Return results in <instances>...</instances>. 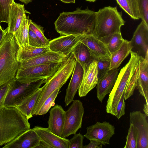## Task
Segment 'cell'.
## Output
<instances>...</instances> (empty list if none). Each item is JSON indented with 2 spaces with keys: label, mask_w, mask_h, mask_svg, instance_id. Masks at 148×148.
<instances>
[{
  "label": "cell",
  "mask_w": 148,
  "mask_h": 148,
  "mask_svg": "<svg viewBox=\"0 0 148 148\" xmlns=\"http://www.w3.org/2000/svg\"><path fill=\"white\" fill-rule=\"evenodd\" d=\"M3 30H3L2 29H0V42L3 36Z\"/></svg>",
  "instance_id": "bcb514c9"
},
{
  "label": "cell",
  "mask_w": 148,
  "mask_h": 148,
  "mask_svg": "<svg viewBox=\"0 0 148 148\" xmlns=\"http://www.w3.org/2000/svg\"><path fill=\"white\" fill-rule=\"evenodd\" d=\"M119 6L132 19L140 18L138 0H116Z\"/></svg>",
  "instance_id": "f1b7e54d"
},
{
  "label": "cell",
  "mask_w": 148,
  "mask_h": 148,
  "mask_svg": "<svg viewBox=\"0 0 148 148\" xmlns=\"http://www.w3.org/2000/svg\"><path fill=\"white\" fill-rule=\"evenodd\" d=\"M21 2L27 4L31 2L33 0H19Z\"/></svg>",
  "instance_id": "f6af8a7d"
},
{
  "label": "cell",
  "mask_w": 148,
  "mask_h": 148,
  "mask_svg": "<svg viewBox=\"0 0 148 148\" xmlns=\"http://www.w3.org/2000/svg\"><path fill=\"white\" fill-rule=\"evenodd\" d=\"M80 42L88 48L96 60H110L111 54L106 45L92 34L86 35Z\"/></svg>",
  "instance_id": "2e32d148"
},
{
  "label": "cell",
  "mask_w": 148,
  "mask_h": 148,
  "mask_svg": "<svg viewBox=\"0 0 148 148\" xmlns=\"http://www.w3.org/2000/svg\"><path fill=\"white\" fill-rule=\"evenodd\" d=\"M29 119L16 107L0 108V146L12 141L30 129Z\"/></svg>",
  "instance_id": "3957f363"
},
{
  "label": "cell",
  "mask_w": 148,
  "mask_h": 148,
  "mask_svg": "<svg viewBox=\"0 0 148 148\" xmlns=\"http://www.w3.org/2000/svg\"><path fill=\"white\" fill-rule=\"evenodd\" d=\"M2 29V28L1 27V25H0V29Z\"/></svg>",
  "instance_id": "c3c4849f"
},
{
  "label": "cell",
  "mask_w": 148,
  "mask_h": 148,
  "mask_svg": "<svg viewBox=\"0 0 148 148\" xmlns=\"http://www.w3.org/2000/svg\"><path fill=\"white\" fill-rule=\"evenodd\" d=\"M26 13H29L26 10L23 5L13 2L10 10L9 21L8 24V31L14 33L19 27L23 16Z\"/></svg>",
  "instance_id": "603a6c76"
},
{
  "label": "cell",
  "mask_w": 148,
  "mask_h": 148,
  "mask_svg": "<svg viewBox=\"0 0 148 148\" xmlns=\"http://www.w3.org/2000/svg\"><path fill=\"white\" fill-rule=\"evenodd\" d=\"M41 141L35 131L32 129L22 133L5 145L4 148H36Z\"/></svg>",
  "instance_id": "5bb4252c"
},
{
  "label": "cell",
  "mask_w": 148,
  "mask_h": 148,
  "mask_svg": "<svg viewBox=\"0 0 148 148\" xmlns=\"http://www.w3.org/2000/svg\"><path fill=\"white\" fill-rule=\"evenodd\" d=\"M29 28L35 33L45 46H48L50 41L45 36L42 27L30 19Z\"/></svg>",
  "instance_id": "836d02e7"
},
{
  "label": "cell",
  "mask_w": 148,
  "mask_h": 148,
  "mask_svg": "<svg viewBox=\"0 0 148 148\" xmlns=\"http://www.w3.org/2000/svg\"><path fill=\"white\" fill-rule=\"evenodd\" d=\"M84 138V136L80 133L75 134L69 140L68 148H83Z\"/></svg>",
  "instance_id": "74e56055"
},
{
  "label": "cell",
  "mask_w": 148,
  "mask_h": 148,
  "mask_svg": "<svg viewBox=\"0 0 148 148\" xmlns=\"http://www.w3.org/2000/svg\"><path fill=\"white\" fill-rule=\"evenodd\" d=\"M86 35L60 36L50 40L48 47L50 51L67 56Z\"/></svg>",
  "instance_id": "7c38bea8"
},
{
  "label": "cell",
  "mask_w": 148,
  "mask_h": 148,
  "mask_svg": "<svg viewBox=\"0 0 148 148\" xmlns=\"http://www.w3.org/2000/svg\"><path fill=\"white\" fill-rule=\"evenodd\" d=\"M143 111L145 114L148 116V103H146L144 106Z\"/></svg>",
  "instance_id": "7bdbcfd3"
},
{
  "label": "cell",
  "mask_w": 148,
  "mask_h": 148,
  "mask_svg": "<svg viewBox=\"0 0 148 148\" xmlns=\"http://www.w3.org/2000/svg\"><path fill=\"white\" fill-rule=\"evenodd\" d=\"M71 53L75 60L81 64L84 71L94 60H96L88 48L81 42L75 47Z\"/></svg>",
  "instance_id": "cb8c5ba5"
},
{
  "label": "cell",
  "mask_w": 148,
  "mask_h": 148,
  "mask_svg": "<svg viewBox=\"0 0 148 148\" xmlns=\"http://www.w3.org/2000/svg\"><path fill=\"white\" fill-rule=\"evenodd\" d=\"M84 73L83 68L75 60L71 78L66 89L64 98L65 106H67L74 100L75 96L81 83Z\"/></svg>",
  "instance_id": "d6986e66"
},
{
  "label": "cell",
  "mask_w": 148,
  "mask_h": 148,
  "mask_svg": "<svg viewBox=\"0 0 148 148\" xmlns=\"http://www.w3.org/2000/svg\"><path fill=\"white\" fill-rule=\"evenodd\" d=\"M33 129L39 136L41 141L50 148H68L69 140L54 134L48 127L36 126Z\"/></svg>",
  "instance_id": "e0dca14e"
},
{
  "label": "cell",
  "mask_w": 148,
  "mask_h": 148,
  "mask_svg": "<svg viewBox=\"0 0 148 148\" xmlns=\"http://www.w3.org/2000/svg\"><path fill=\"white\" fill-rule=\"evenodd\" d=\"M28 39L29 44L31 46L41 47L45 46L35 33L29 28Z\"/></svg>",
  "instance_id": "f35d334b"
},
{
  "label": "cell",
  "mask_w": 148,
  "mask_h": 148,
  "mask_svg": "<svg viewBox=\"0 0 148 148\" xmlns=\"http://www.w3.org/2000/svg\"><path fill=\"white\" fill-rule=\"evenodd\" d=\"M95 12L77 8L71 12H63L54 22L60 36L92 34L95 25Z\"/></svg>",
  "instance_id": "6da1fadb"
},
{
  "label": "cell",
  "mask_w": 148,
  "mask_h": 148,
  "mask_svg": "<svg viewBox=\"0 0 148 148\" xmlns=\"http://www.w3.org/2000/svg\"><path fill=\"white\" fill-rule=\"evenodd\" d=\"M97 0H86L87 1H88L89 2H94L95 1Z\"/></svg>",
  "instance_id": "7dc6e473"
},
{
  "label": "cell",
  "mask_w": 148,
  "mask_h": 148,
  "mask_svg": "<svg viewBox=\"0 0 148 148\" xmlns=\"http://www.w3.org/2000/svg\"><path fill=\"white\" fill-rule=\"evenodd\" d=\"M126 141L124 148H137V135L135 128L130 123L128 134L126 136Z\"/></svg>",
  "instance_id": "d6a6232c"
},
{
  "label": "cell",
  "mask_w": 148,
  "mask_h": 148,
  "mask_svg": "<svg viewBox=\"0 0 148 148\" xmlns=\"http://www.w3.org/2000/svg\"><path fill=\"white\" fill-rule=\"evenodd\" d=\"M119 69L110 70L99 81L96 86L97 98L102 103L106 95L111 91L116 81Z\"/></svg>",
  "instance_id": "44dd1931"
},
{
  "label": "cell",
  "mask_w": 148,
  "mask_h": 148,
  "mask_svg": "<svg viewBox=\"0 0 148 148\" xmlns=\"http://www.w3.org/2000/svg\"><path fill=\"white\" fill-rule=\"evenodd\" d=\"M97 63L94 60L84 71L83 79L78 89L80 97L86 96L95 87L98 83Z\"/></svg>",
  "instance_id": "9a60e30c"
},
{
  "label": "cell",
  "mask_w": 148,
  "mask_h": 148,
  "mask_svg": "<svg viewBox=\"0 0 148 148\" xmlns=\"http://www.w3.org/2000/svg\"><path fill=\"white\" fill-rule=\"evenodd\" d=\"M16 82L14 80L0 86V108L4 106L6 97Z\"/></svg>",
  "instance_id": "d590c367"
},
{
  "label": "cell",
  "mask_w": 148,
  "mask_h": 148,
  "mask_svg": "<svg viewBox=\"0 0 148 148\" xmlns=\"http://www.w3.org/2000/svg\"><path fill=\"white\" fill-rule=\"evenodd\" d=\"M90 142L87 145L83 146V148H102V144L99 142L90 140Z\"/></svg>",
  "instance_id": "60d3db41"
},
{
  "label": "cell",
  "mask_w": 148,
  "mask_h": 148,
  "mask_svg": "<svg viewBox=\"0 0 148 148\" xmlns=\"http://www.w3.org/2000/svg\"><path fill=\"white\" fill-rule=\"evenodd\" d=\"M29 20L28 16L25 14L18 28L13 33L19 48L30 46L28 39Z\"/></svg>",
  "instance_id": "484cf974"
},
{
  "label": "cell",
  "mask_w": 148,
  "mask_h": 148,
  "mask_svg": "<svg viewBox=\"0 0 148 148\" xmlns=\"http://www.w3.org/2000/svg\"><path fill=\"white\" fill-rule=\"evenodd\" d=\"M63 2L66 3H75V0H60Z\"/></svg>",
  "instance_id": "ee69618b"
},
{
  "label": "cell",
  "mask_w": 148,
  "mask_h": 148,
  "mask_svg": "<svg viewBox=\"0 0 148 148\" xmlns=\"http://www.w3.org/2000/svg\"><path fill=\"white\" fill-rule=\"evenodd\" d=\"M130 58L118 73L114 87L110 93L106 107L108 113L116 116L117 105L124 91L139 68L138 55L131 51Z\"/></svg>",
  "instance_id": "5b68a950"
},
{
  "label": "cell",
  "mask_w": 148,
  "mask_h": 148,
  "mask_svg": "<svg viewBox=\"0 0 148 148\" xmlns=\"http://www.w3.org/2000/svg\"><path fill=\"white\" fill-rule=\"evenodd\" d=\"M124 40L122 36L121 32L116 33L112 36L106 44L111 55L117 50Z\"/></svg>",
  "instance_id": "1f68e13d"
},
{
  "label": "cell",
  "mask_w": 148,
  "mask_h": 148,
  "mask_svg": "<svg viewBox=\"0 0 148 148\" xmlns=\"http://www.w3.org/2000/svg\"><path fill=\"white\" fill-rule=\"evenodd\" d=\"M45 79L29 83L21 84L16 82L5 99L4 106L16 107L45 83Z\"/></svg>",
  "instance_id": "ba28073f"
},
{
  "label": "cell",
  "mask_w": 148,
  "mask_h": 148,
  "mask_svg": "<svg viewBox=\"0 0 148 148\" xmlns=\"http://www.w3.org/2000/svg\"><path fill=\"white\" fill-rule=\"evenodd\" d=\"M60 89L56 90L44 102L36 115H42L46 114L51 108L55 105V100L58 94Z\"/></svg>",
  "instance_id": "4dcf8cb0"
},
{
  "label": "cell",
  "mask_w": 148,
  "mask_h": 148,
  "mask_svg": "<svg viewBox=\"0 0 148 148\" xmlns=\"http://www.w3.org/2000/svg\"><path fill=\"white\" fill-rule=\"evenodd\" d=\"M125 90L124 91L117 105L116 116L118 119H119L125 114Z\"/></svg>",
  "instance_id": "ab89813d"
},
{
  "label": "cell",
  "mask_w": 148,
  "mask_h": 148,
  "mask_svg": "<svg viewBox=\"0 0 148 148\" xmlns=\"http://www.w3.org/2000/svg\"><path fill=\"white\" fill-rule=\"evenodd\" d=\"M122 14L116 7L110 6L95 12V25L92 35L106 45L114 34L121 32V27L125 23Z\"/></svg>",
  "instance_id": "277c9868"
},
{
  "label": "cell",
  "mask_w": 148,
  "mask_h": 148,
  "mask_svg": "<svg viewBox=\"0 0 148 148\" xmlns=\"http://www.w3.org/2000/svg\"><path fill=\"white\" fill-rule=\"evenodd\" d=\"M14 0H0V23H9L10 9Z\"/></svg>",
  "instance_id": "f546056e"
},
{
  "label": "cell",
  "mask_w": 148,
  "mask_h": 148,
  "mask_svg": "<svg viewBox=\"0 0 148 148\" xmlns=\"http://www.w3.org/2000/svg\"><path fill=\"white\" fill-rule=\"evenodd\" d=\"M139 73L136 87L140 93L148 103V57H139Z\"/></svg>",
  "instance_id": "7402d4cb"
},
{
  "label": "cell",
  "mask_w": 148,
  "mask_h": 148,
  "mask_svg": "<svg viewBox=\"0 0 148 148\" xmlns=\"http://www.w3.org/2000/svg\"><path fill=\"white\" fill-rule=\"evenodd\" d=\"M86 129L87 132L84 135V137L96 140L104 145L110 144V139L115 134L114 126L106 121L97 122Z\"/></svg>",
  "instance_id": "30bf717a"
},
{
  "label": "cell",
  "mask_w": 148,
  "mask_h": 148,
  "mask_svg": "<svg viewBox=\"0 0 148 148\" xmlns=\"http://www.w3.org/2000/svg\"><path fill=\"white\" fill-rule=\"evenodd\" d=\"M97 61V63L98 82L110 71V60L98 59Z\"/></svg>",
  "instance_id": "e575fe53"
},
{
  "label": "cell",
  "mask_w": 148,
  "mask_h": 148,
  "mask_svg": "<svg viewBox=\"0 0 148 148\" xmlns=\"http://www.w3.org/2000/svg\"><path fill=\"white\" fill-rule=\"evenodd\" d=\"M75 59L71 53L62 63L56 72L51 77L45 80V84L42 90L35 107L33 115H36L46 99L56 90L60 89L72 74Z\"/></svg>",
  "instance_id": "8992f818"
},
{
  "label": "cell",
  "mask_w": 148,
  "mask_h": 148,
  "mask_svg": "<svg viewBox=\"0 0 148 148\" xmlns=\"http://www.w3.org/2000/svg\"><path fill=\"white\" fill-rule=\"evenodd\" d=\"M50 50L48 46L36 47L30 45L27 47H19L16 53V60L20 62L36 57Z\"/></svg>",
  "instance_id": "4316f807"
},
{
  "label": "cell",
  "mask_w": 148,
  "mask_h": 148,
  "mask_svg": "<svg viewBox=\"0 0 148 148\" xmlns=\"http://www.w3.org/2000/svg\"><path fill=\"white\" fill-rule=\"evenodd\" d=\"M130 41L131 51L144 58L148 57V25L144 21L138 25Z\"/></svg>",
  "instance_id": "4fadbf2b"
},
{
  "label": "cell",
  "mask_w": 148,
  "mask_h": 148,
  "mask_svg": "<svg viewBox=\"0 0 148 148\" xmlns=\"http://www.w3.org/2000/svg\"><path fill=\"white\" fill-rule=\"evenodd\" d=\"M19 48L13 34L8 31L7 27L3 30L0 42V86L16 80L19 68L16 58Z\"/></svg>",
  "instance_id": "7a4b0ae2"
},
{
  "label": "cell",
  "mask_w": 148,
  "mask_h": 148,
  "mask_svg": "<svg viewBox=\"0 0 148 148\" xmlns=\"http://www.w3.org/2000/svg\"><path fill=\"white\" fill-rule=\"evenodd\" d=\"M38 148H50L47 144L41 141L39 145L37 147Z\"/></svg>",
  "instance_id": "b9f144b4"
},
{
  "label": "cell",
  "mask_w": 148,
  "mask_h": 148,
  "mask_svg": "<svg viewBox=\"0 0 148 148\" xmlns=\"http://www.w3.org/2000/svg\"><path fill=\"white\" fill-rule=\"evenodd\" d=\"M42 90L40 88L16 108L29 119L33 116V112Z\"/></svg>",
  "instance_id": "83f0119b"
},
{
  "label": "cell",
  "mask_w": 148,
  "mask_h": 148,
  "mask_svg": "<svg viewBox=\"0 0 148 148\" xmlns=\"http://www.w3.org/2000/svg\"><path fill=\"white\" fill-rule=\"evenodd\" d=\"M65 112L61 106L56 105L50 110L48 121V128L49 130L61 137L65 122Z\"/></svg>",
  "instance_id": "ffe728a7"
},
{
  "label": "cell",
  "mask_w": 148,
  "mask_h": 148,
  "mask_svg": "<svg viewBox=\"0 0 148 148\" xmlns=\"http://www.w3.org/2000/svg\"><path fill=\"white\" fill-rule=\"evenodd\" d=\"M132 49L130 41L124 39L117 50L111 55L110 70L118 68L130 53Z\"/></svg>",
  "instance_id": "d4e9b609"
},
{
  "label": "cell",
  "mask_w": 148,
  "mask_h": 148,
  "mask_svg": "<svg viewBox=\"0 0 148 148\" xmlns=\"http://www.w3.org/2000/svg\"><path fill=\"white\" fill-rule=\"evenodd\" d=\"M68 57L50 50L34 58L21 62H19V68L63 62Z\"/></svg>",
  "instance_id": "ac0fdd59"
},
{
  "label": "cell",
  "mask_w": 148,
  "mask_h": 148,
  "mask_svg": "<svg viewBox=\"0 0 148 148\" xmlns=\"http://www.w3.org/2000/svg\"><path fill=\"white\" fill-rule=\"evenodd\" d=\"M72 102L65 112V122L62 136L64 138L75 134L82 127L84 111L83 104L79 100H73Z\"/></svg>",
  "instance_id": "9c48e42d"
},
{
  "label": "cell",
  "mask_w": 148,
  "mask_h": 148,
  "mask_svg": "<svg viewBox=\"0 0 148 148\" xmlns=\"http://www.w3.org/2000/svg\"><path fill=\"white\" fill-rule=\"evenodd\" d=\"M138 6L140 18L148 25V0H138Z\"/></svg>",
  "instance_id": "8d00e7d4"
},
{
  "label": "cell",
  "mask_w": 148,
  "mask_h": 148,
  "mask_svg": "<svg viewBox=\"0 0 148 148\" xmlns=\"http://www.w3.org/2000/svg\"><path fill=\"white\" fill-rule=\"evenodd\" d=\"M130 123L136 129L137 135V148H148V116L140 111H134L130 114Z\"/></svg>",
  "instance_id": "8fae6325"
},
{
  "label": "cell",
  "mask_w": 148,
  "mask_h": 148,
  "mask_svg": "<svg viewBox=\"0 0 148 148\" xmlns=\"http://www.w3.org/2000/svg\"><path fill=\"white\" fill-rule=\"evenodd\" d=\"M63 62L18 68L15 77L16 81L21 84H25L42 79H47L56 72Z\"/></svg>",
  "instance_id": "52a82bcc"
}]
</instances>
